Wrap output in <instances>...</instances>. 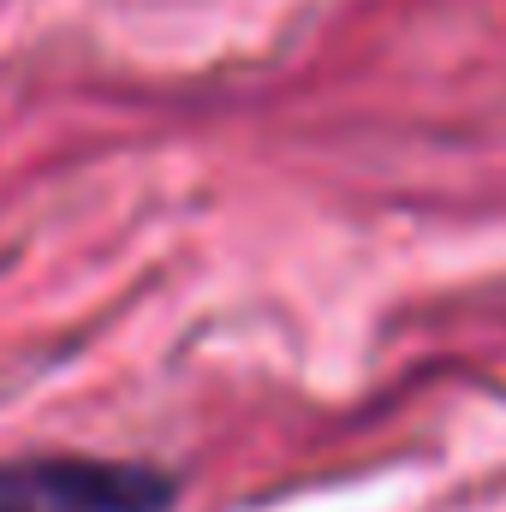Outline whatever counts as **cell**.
Segmentation results:
<instances>
[{"instance_id": "6da1fadb", "label": "cell", "mask_w": 506, "mask_h": 512, "mask_svg": "<svg viewBox=\"0 0 506 512\" xmlns=\"http://www.w3.org/2000/svg\"><path fill=\"white\" fill-rule=\"evenodd\" d=\"M173 483L155 465L126 459H6L0 465V512H167Z\"/></svg>"}]
</instances>
